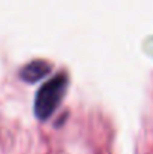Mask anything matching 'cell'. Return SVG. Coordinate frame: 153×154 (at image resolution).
<instances>
[{"mask_svg": "<svg viewBox=\"0 0 153 154\" xmlns=\"http://www.w3.org/2000/svg\"><path fill=\"white\" fill-rule=\"evenodd\" d=\"M68 88V76L65 73H59L47 81L38 91L35 99V115L39 120L50 118L56 111L59 103L65 97Z\"/></svg>", "mask_w": 153, "mask_h": 154, "instance_id": "1", "label": "cell"}, {"mask_svg": "<svg viewBox=\"0 0 153 154\" xmlns=\"http://www.w3.org/2000/svg\"><path fill=\"white\" fill-rule=\"evenodd\" d=\"M50 64L44 60H35L29 64H26L21 72H20V76L23 81L26 82H35V81H39L41 78H44L45 75L50 73Z\"/></svg>", "mask_w": 153, "mask_h": 154, "instance_id": "2", "label": "cell"}]
</instances>
